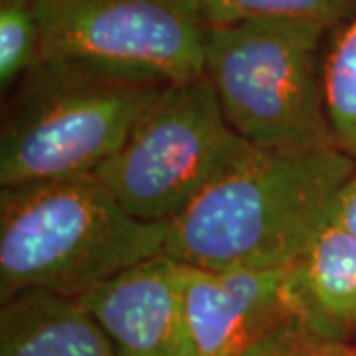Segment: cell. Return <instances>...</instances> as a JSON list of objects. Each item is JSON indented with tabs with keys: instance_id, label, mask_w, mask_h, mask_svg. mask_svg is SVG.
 Masks as SVG:
<instances>
[{
	"instance_id": "15",
	"label": "cell",
	"mask_w": 356,
	"mask_h": 356,
	"mask_svg": "<svg viewBox=\"0 0 356 356\" xmlns=\"http://www.w3.org/2000/svg\"><path fill=\"white\" fill-rule=\"evenodd\" d=\"M329 224L346 229L356 236V170L341 186L331 208Z\"/></svg>"
},
{
	"instance_id": "13",
	"label": "cell",
	"mask_w": 356,
	"mask_h": 356,
	"mask_svg": "<svg viewBox=\"0 0 356 356\" xmlns=\"http://www.w3.org/2000/svg\"><path fill=\"white\" fill-rule=\"evenodd\" d=\"M40 58L34 0H0V88L8 93Z\"/></svg>"
},
{
	"instance_id": "7",
	"label": "cell",
	"mask_w": 356,
	"mask_h": 356,
	"mask_svg": "<svg viewBox=\"0 0 356 356\" xmlns=\"http://www.w3.org/2000/svg\"><path fill=\"white\" fill-rule=\"evenodd\" d=\"M194 356H242L291 317L287 267L214 271L180 264Z\"/></svg>"
},
{
	"instance_id": "9",
	"label": "cell",
	"mask_w": 356,
	"mask_h": 356,
	"mask_svg": "<svg viewBox=\"0 0 356 356\" xmlns=\"http://www.w3.org/2000/svg\"><path fill=\"white\" fill-rule=\"evenodd\" d=\"M285 283L295 321L329 339H356V236L325 226Z\"/></svg>"
},
{
	"instance_id": "6",
	"label": "cell",
	"mask_w": 356,
	"mask_h": 356,
	"mask_svg": "<svg viewBox=\"0 0 356 356\" xmlns=\"http://www.w3.org/2000/svg\"><path fill=\"white\" fill-rule=\"evenodd\" d=\"M40 58H77L165 83L204 74L194 0H34Z\"/></svg>"
},
{
	"instance_id": "4",
	"label": "cell",
	"mask_w": 356,
	"mask_h": 356,
	"mask_svg": "<svg viewBox=\"0 0 356 356\" xmlns=\"http://www.w3.org/2000/svg\"><path fill=\"white\" fill-rule=\"evenodd\" d=\"M329 28L305 18L208 26L204 76L240 137L264 151L339 149L332 135L321 44Z\"/></svg>"
},
{
	"instance_id": "5",
	"label": "cell",
	"mask_w": 356,
	"mask_h": 356,
	"mask_svg": "<svg viewBox=\"0 0 356 356\" xmlns=\"http://www.w3.org/2000/svg\"><path fill=\"white\" fill-rule=\"evenodd\" d=\"M254 149L202 74L166 83L93 175L131 216L166 224Z\"/></svg>"
},
{
	"instance_id": "14",
	"label": "cell",
	"mask_w": 356,
	"mask_h": 356,
	"mask_svg": "<svg viewBox=\"0 0 356 356\" xmlns=\"http://www.w3.org/2000/svg\"><path fill=\"white\" fill-rule=\"evenodd\" d=\"M242 356H356V341L329 339L295 318H287Z\"/></svg>"
},
{
	"instance_id": "1",
	"label": "cell",
	"mask_w": 356,
	"mask_h": 356,
	"mask_svg": "<svg viewBox=\"0 0 356 356\" xmlns=\"http://www.w3.org/2000/svg\"><path fill=\"white\" fill-rule=\"evenodd\" d=\"M355 170L341 149H254L166 222L165 254L214 271L289 267L329 226Z\"/></svg>"
},
{
	"instance_id": "2",
	"label": "cell",
	"mask_w": 356,
	"mask_h": 356,
	"mask_svg": "<svg viewBox=\"0 0 356 356\" xmlns=\"http://www.w3.org/2000/svg\"><path fill=\"white\" fill-rule=\"evenodd\" d=\"M166 224L131 216L93 172L0 191V301L30 289L79 299L165 254Z\"/></svg>"
},
{
	"instance_id": "12",
	"label": "cell",
	"mask_w": 356,
	"mask_h": 356,
	"mask_svg": "<svg viewBox=\"0 0 356 356\" xmlns=\"http://www.w3.org/2000/svg\"><path fill=\"white\" fill-rule=\"evenodd\" d=\"M208 26L254 18H305L334 30L356 10V0H194Z\"/></svg>"
},
{
	"instance_id": "3",
	"label": "cell",
	"mask_w": 356,
	"mask_h": 356,
	"mask_svg": "<svg viewBox=\"0 0 356 356\" xmlns=\"http://www.w3.org/2000/svg\"><path fill=\"white\" fill-rule=\"evenodd\" d=\"M165 81L77 58H38L2 107L0 186L95 172Z\"/></svg>"
},
{
	"instance_id": "10",
	"label": "cell",
	"mask_w": 356,
	"mask_h": 356,
	"mask_svg": "<svg viewBox=\"0 0 356 356\" xmlns=\"http://www.w3.org/2000/svg\"><path fill=\"white\" fill-rule=\"evenodd\" d=\"M0 356H119L79 299L30 289L2 301Z\"/></svg>"
},
{
	"instance_id": "8",
	"label": "cell",
	"mask_w": 356,
	"mask_h": 356,
	"mask_svg": "<svg viewBox=\"0 0 356 356\" xmlns=\"http://www.w3.org/2000/svg\"><path fill=\"white\" fill-rule=\"evenodd\" d=\"M119 356H194L180 261L159 254L79 297Z\"/></svg>"
},
{
	"instance_id": "11",
	"label": "cell",
	"mask_w": 356,
	"mask_h": 356,
	"mask_svg": "<svg viewBox=\"0 0 356 356\" xmlns=\"http://www.w3.org/2000/svg\"><path fill=\"white\" fill-rule=\"evenodd\" d=\"M325 103L337 147L356 163V10L323 54Z\"/></svg>"
}]
</instances>
